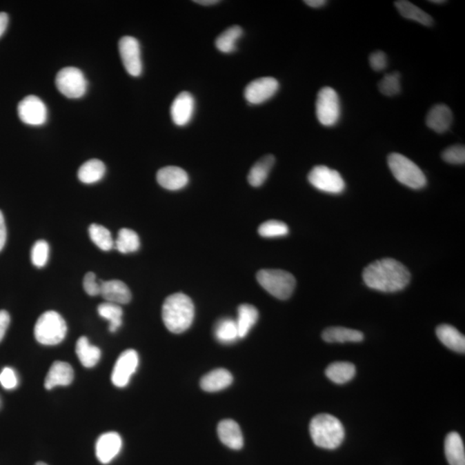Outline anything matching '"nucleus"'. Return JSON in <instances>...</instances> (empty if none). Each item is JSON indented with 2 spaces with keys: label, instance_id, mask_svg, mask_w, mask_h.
Here are the masks:
<instances>
[{
  "label": "nucleus",
  "instance_id": "f257e3e1",
  "mask_svg": "<svg viewBox=\"0 0 465 465\" xmlns=\"http://www.w3.org/2000/svg\"><path fill=\"white\" fill-rule=\"evenodd\" d=\"M363 279L370 289L382 293H397L408 286L411 274L407 267L397 259L386 258L367 266L363 272Z\"/></svg>",
  "mask_w": 465,
  "mask_h": 465
},
{
  "label": "nucleus",
  "instance_id": "f03ea898",
  "mask_svg": "<svg viewBox=\"0 0 465 465\" xmlns=\"http://www.w3.org/2000/svg\"><path fill=\"white\" fill-rule=\"evenodd\" d=\"M194 315L195 307L193 301L186 294H172L163 304V322L173 334H182L189 329L192 324Z\"/></svg>",
  "mask_w": 465,
  "mask_h": 465
},
{
  "label": "nucleus",
  "instance_id": "7ed1b4c3",
  "mask_svg": "<svg viewBox=\"0 0 465 465\" xmlns=\"http://www.w3.org/2000/svg\"><path fill=\"white\" fill-rule=\"evenodd\" d=\"M310 433L315 446L335 450L344 442L345 428L339 419L328 414L315 416L310 424Z\"/></svg>",
  "mask_w": 465,
  "mask_h": 465
},
{
  "label": "nucleus",
  "instance_id": "20e7f679",
  "mask_svg": "<svg viewBox=\"0 0 465 465\" xmlns=\"http://www.w3.org/2000/svg\"><path fill=\"white\" fill-rule=\"evenodd\" d=\"M67 332V324L55 311H47L41 315L34 329V338L44 346L60 344L64 341Z\"/></svg>",
  "mask_w": 465,
  "mask_h": 465
},
{
  "label": "nucleus",
  "instance_id": "39448f33",
  "mask_svg": "<svg viewBox=\"0 0 465 465\" xmlns=\"http://www.w3.org/2000/svg\"><path fill=\"white\" fill-rule=\"evenodd\" d=\"M388 165L392 175L409 188L419 190L426 186V178L424 172L411 159L401 154L393 152L388 156Z\"/></svg>",
  "mask_w": 465,
  "mask_h": 465
},
{
  "label": "nucleus",
  "instance_id": "423d86ee",
  "mask_svg": "<svg viewBox=\"0 0 465 465\" xmlns=\"http://www.w3.org/2000/svg\"><path fill=\"white\" fill-rule=\"evenodd\" d=\"M257 280L263 289L277 299L286 300L293 294L296 279L283 270L265 269L257 273Z\"/></svg>",
  "mask_w": 465,
  "mask_h": 465
},
{
  "label": "nucleus",
  "instance_id": "0eeeda50",
  "mask_svg": "<svg viewBox=\"0 0 465 465\" xmlns=\"http://www.w3.org/2000/svg\"><path fill=\"white\" fill-rule=\"evenodd\" d=\"M318 121L326 127L335 126L341 117V102L335 90L325 86L318 92L317 103Z\"/></svg>",
  "mask_w": 465,
  "mask_h": 465
},
{
  "label": "nucleus",
  "instance_id": "6e6552de",
  "mask_svg": "<svg viewBox=\"0 0 465 465\" xmlns=\"http://www.w3.org/2000/svg\"><path fill=\"white\" fill-rule=\"evenodd\" d=\"M58 91L68 99L82 98L88 90V81L81 70L68 67L61 69L55 78Z\"/></svg>",
  "mask_w": 465,
  "mask_h": 465
},
{
  "label": "nucleus",
  "instance_id": "1a4fd4ad",
  "mask_svg": "<svg viewBox=\"0 0 465 465\" xmlns=\"http://www.w3.org/2000/svg\"><path fill=\"white\" fill-rule=\"evenodd\" d=\"M308 182L321 192L339 194L344 192L346 183L339 172L326 166H317L308 175Z\"/></svg>",
  "mask_w": 465,
  "mask_h": 465
},
{
  "label": "nucleus",
  "instance_id": "9d476101",
  "mask_svg": "<svg viewBox=\"0 0 465 465\" xmlns=\"http://www.w3.org/2000/svg\"><path fill=\"white\" fill-rule=\"evenodd\" d=\"M119 54L128 75L139 77L142 72L141 46L137 38L123 37L119 43Z\"/></svg>",
  "mask_w": 465,
  "mask_h": 465
},
{
  "label": "nucleus",
  "instance_id": "9b49d317",
  "mask_svg": "<svg viewBox=\"0 0 465 465\" xmlns=\"http://www.w3.org/2000/svg\"><path fill=\"white\" fill-rule=\"evenodd\" d=\"M17 113L23 123L31 126H41L46 123L48 110L43 100L30 95L24 98L17 106Z\"/></svg>",
  "mask_w": 465,
  "mask_h": 465
},
{
  "label": "nucleus",
  "instance_id": "f8f14e48",
  "mask_svg": "<svg viewBox=\"0 0 465 465\" xmlns=\"http://www.w3.org/2000/svg\"><path fill=\"white\" fill-rule=\"evenodd\" d=\"M139 364V356L137 350L128 349L124 350L118 357L112 374V384L118 388L126 387L135 373Z\"/></svg>",
  "mask_w": 465,
  "mask_h": 465
},
{
  "label": "nucleus",
  "instance_id": "ddd939ff",
  "mask_svg": "<svg viewBox=\"0 0 465 465\" xmlns=\"http://www.w3.org/2000/svg\"><path fill=\"white\" fill-rule=\"evenodd\" d=\"M279 89L276 79L264 77L255 79L246 86L244 96L251 105H260L273 98Z\"/></svg>",
  "mask_w": 465,
  "mask_h": 465
},
{
  "label": "nucleus",
  "instance_id": "4468645a",
  "mask_svg": "<svg viewBox=\"0 0 465 465\" xmlns=\"http://www.w3.org/2000/svg\"><path fill=\"white\" fill-rule=\"evenodd\" d=\"M121 446H123V440L117 433H103L97 440V459L103 464H108L120 453Z\"/></svg>",
  "mask_w": 465,
  "mask_h": 465
},
{
  "label": "nucleus",
  "instance_id": "2eb2a0df",
  "mask_svg": "<svg viewBox=\"0 0 465 465\" xmlns=\"http://www.w3.org/2000/svg\"><path fill=\"white\" fill-rule=\"evenodd\" d=\"M195 110V99L188 92L179 93L173 100L171 106V117L177 126L183 127L192 119Z\"/></svg>",
  "mask_w": 465,
  "mask_h": 465
},
{
  "label": "nucleus",
  "instance_id": "dca6fc26",
  "mask_svg": "<svg viewBox=\"0 0 465 465\" xmlns=\"http://www.w3.org/2000/svg\"><path fill=\"white\" fill-rule=\"evenodd\" d=\"M156 179L159 185L168 190H179L188 185L189 176L178 166H166L159 169Z\"/></svg>",
  "mask_w": 465,
  "mask_h": 465
},
{
  "label": "nucleus",
  "instance_id": "f3484780",
  "mask_svg": "<svg viewBox=\"0 0 465 465\" xmlns=\"http://www.w3.org/2000/svg\"><path fill=\"white\" fill-rule=\"evenodd\" d=\"M100 295L103 299L117 305L130 303L132 295L128 287L123 281L109 280L99 281Z\"/></svg>",
  "mask_w": 465,
  "mask_h": 465
},
{
  "label": "nucleus",
  "instance_id": "a211bd4d",
  "mask_svg": "<svg viewBox=\"0 0 465 465\" xmlns=\"http://www.w3.org/2000/svg\"><path fill=\"white\" fill-rule=\"evenodd\" d=\"M74 370L70 364L57 361L48 370L44 386L48 390L57 386H68L74 381Z\"/></svg>",
  "mask_w": 465,
  "mask_h": 465
},
{
  "label": "nucleus",
  "instance_id": "6ab92c4d",
  "mask_svg": "<svg viewBox=\"0 0 465 465\" xmlns=\"http://www.w3.org/2000/svg\"><path fill=\"white\" fill-rule=\"evenodd\" d=\"M218 437L224 446L232 450H241L244 446L241 428L232 419H224L217 428Z\"/></svg>",
  "mask_w": 465,
  "mask_h": 465
},
{
  "label": "nucleus",
  "instance_id": "aec40b11",
  "mask_svg": "<svg viewBox=\"0 0 465 465\" xmlns=\"http://www.w3.org/2000/svg\"><path fill=\"white\" fill-rule=\"evenodd\" d=\"M453 121L452 110L446 105H437L429 110L426 123L436 133H445L449 130Z\"/></svg>",
  "mask_w": 465,
  "mask_h": 465
},
{
  "label": "nucleus",
  "instance_id": "412c9836",
  "mask_svg": "<svg viewBox=\"0 0 465 465\" xmlns=\"http://www.w3.org/2000/svg\"><path fill=\"white\" fill-rule=\"evenodd\" d=\"M232 374L228 370L217 369L206 375L200 381V386L206 392H218L230 387L232 383Z\"/></svg>",
  "mask_w": 465,
  "mask_h": 465
},
{
  "label": "nucleus",
  "instance_id": "4be33fe9",
  "mask_svg": "<svg viewBox=\"0 0 465 465\" xmlns=\"http://www.w3.org/2000/svg\"><path fill=\"white\" fill-rule=\"evenodd\" d=\"M436 335L442 344L454 352L465 353L464 335L457 328L448 324H442L436 329Z\"/></svg>",
  "mask_w": 465,
  "mask_h": 465
},
{
  "label": "nucleus",
  "instance_id": "5701e85b",
  "mask_svg": "<svg viewBox=\"0 0 465 465\" xmlns=\"http://www.w3.org/2000/svg\"><path fill=\"white\" fill-rule=\"evenodd\" d=\"M445 453L450 465H465L464 445L459 433L452 432L446 436Z\"/></svg>",
  "mask_w": 465,
  "mask_h": 465
},
{
  "label": "nucleus",
  "instance_id": "b1692460",
  "mask_svg": "<svg viewBox=\"0 0 465 465\" xmlns=\"http://www.w3.org/2000/svg\"><path fill=\"white\" fill-rule=\"evenodd\" d=\"M275 164V157L273 155L264 156L253 166L248 173V180L253 187H259L268 178L270 170Z\"/></svg>",
  "mask_w": 465,
  "mask_h": 465
},
{
  "label": "nucleus",
  "instance_id": "393cba45",
  "mask_svg": "<svg viewBox=\"0 0 465 465\" xmlns=\"http://www.w3.org/2000/svg\"><path fill=\"white\" fill-rule=\"evenodd\" d=\"M259 319V311L255 306L250 304H241L238 308V315L236 319L237 324L239 338H245L249 334L253 326L257 324Z\"/></svg>",
  "mask_w": 465,
  "mask_h": 465
},
{
  "label": "nucleus",
  "instance_id": "a878e982",
  "mask_svg": "<svg viewBox=\"0 0 465 465\" xmlns=\"http://www.w3.org/2000/svg\"><path fill=\"white\" fill-rule=\"evenodd\" d=\"M364 338L362 332L342 327L328 328L322 333V339L328 343L361 342Z\"/></svg>",
  "mask_w": 465,
  "mask_h": 465
},
{
  "label": "nucleus",
  "instance_id": "bb28decb",
  "mask_svg": "<svg viewBox=\"0 0 465 465\" xmlns=\"http://www.w3.org/2000/svg\"><path fill=\"white\" fill-rule=\"evenodd\" d=\"M395 6L405 19L415 21L424 26H432L433 24V17L429 14L407 0L395 1Z\"/></svg>",
  "mask_w": 465,
  "mask_h": 465
},
{
  "label": "nucleus",
  "instance_id": "cd10ccee",
  "mask_svg": "<svg viewBox=\"0 0 465 465\" xmlns=\"http://www.w3.org/2000/svg\"><path fill=\"white\" fill-rule=\"evenodd\" d=\"M75 350L82 366L86 368L95 367L101 357V350L97 346L90 344L86 336H82L78 339Z\"/></svg>",
  "mask_w": 465,
  "mask_h": 465
},
{
  "label": "nucleus",
  "instance_id": "c85d7f7f",
  "mask_svg": "<svg viewBox=\"0 0 465 465\" xmlns=\"http://www.w3.org/2000/svg\"><path fill=\"white\" fill-rule=\"evenodd\" d=\"M106 168L99 159H93L86 161L79 168L78 178L82 183L91 185L100 181L105 176Z\"/></svg>",
  "mask_w": 465,
  "mask_h": 465
},
{
  "label": "nucleus",
  "instance_id": "c756f323",
  "mask_svg": "<svg viewBox=\"0 0 465 465\" xmlns=\"http://www.w3.org/2000/svg\"><path fill=\"white\" fill-rule=\"evenodd\" d=\"M356 375V367L348 362H335L326 369V376L333 383L344 384L348 383Z\"/></svg>",
  "mask_w": 465,
  "mask_h": 465
},
{
  "label": "nucleus",
  "instance_id": "7c9ffc66",
  "mask_svg": "<svg viewBox=\"0 0 465 465\" xmlns=\"http://www.w3.org/2000/svg\"><path fill=\"white\" fill-rule=\"evenodd\" d=\"M214 334L217 341L223 344H232L239 339L237 324L231 318L218 321L215 326Z\"/></svg>",
  "mask_w": 465,
  "mask_h": 465
},
{
  "label": "nucleus",
  "instance_id": "2f4dec72",
  "mask_svg": "<svg viewBox=\"0 0 465 465\" xmlns=\"http://www.w3.org/2000/svg\"><path fill=\"white\" fill-rule=\"evenodd\" d=\"M241 27L234 26L224 30L216 40V47L218 50L224 54H230L236 50V43L242 37Z\"/></svg>",
  "mask_w": 465,
  "mask_h": 465
},
{
  "label": "nucleus",
  "instance_id": "473e14b6",
  "mask_svg": "<svg viewBox=\"0 0 465 465\" xmlns=\"http://www.w3.org/2000/svg\"><path fill=\"white\" fill-rule=\"evenodd\" d=\"M140 246V238L137 232L130 228H121L118 232L114 248L121 253H130L138 251Z\"/></svg>",
  "mask_w": 465,
  "mask_h": 465
},
{
  "label": "nucleus",
  "instance_id": "72a5a7b5",
  "mask_svg": "<svg viewBox=\"0 0 465 465\" xmlns=\"http://www.w3.org/2000/svg\"><path fill=\"white\" fill-rule=\"evenodd\" d=\"M98 312L100 317L109 321L110 332H117V329L121 327V324H123L121 317H123V310H121L120 305L106 301V303L99 305L98 307Z\"/></svg>",
  "mask_w": 465,
  "mask_h": 465
},
{
  "label": "nucleus",
  "instance_id": "f704fd0d",
  "mask_svg": "<svg viewBox=\"0 0 465 465\" xmlns=\"http://www.w3.org/2000/svg\"><path fill=\"white\" fill-rule=\"evenodd\" d=\"M89 235L92 241L103 251L108 252L114 248L115 241L112 234L102 225L93 224L89 227Z\"/></svg>",
  "mask_w": 465,
  "mask_h": 465
},
{
  "label": "nucleus",
  "instance_id": "c9c22d12",
  "mask_svg": "<svg viewBox=\"0 0 465 465\" xmlns=\"http://www.w3.org/2000/svg\"><path fill=\"white\" fill-rule=\"evenodd\" d=\"M258 231L262 237L277 238L289 234V228L283 221L270 220L260 225Z\"/></svg>",
  "mask_w": 465,
  "mask_h": 465
},
{
  "label": "nucleus",
  "instance_id": "e433bc0d",
  "mask_svg": "<svg viewBox=\"0 0 465 465\" xmlns=\"http://www.w3.org/2000/svg\"><path fill=\"white\" fill-rule=\"evenodd\" d=\"M401 75L398 72L384 75L378 84V88L384 95L392 97L401 92Z\"/></svg>",
  "mask_w": 465,
  "mask_h": 465
},
{
  "label": "nucleus",
  "instance_id": "4c0bfd02",
  "mask_svg": "<svg viewBox=\"0 0 465 465\" xmlns=\"http://www.w3.org/2000/svg\"><path fill=\"white\" fill-rule=\"evenodd\" d=\"M50 257V246L46 241L40 239L34 243L31 249V261L34 266L41 268L47 265Z\"/></svg>",
  "mask_w": 465,
  "mask_h": 465
},
{
  "label": "nucleus",
  "instance_id": "58836bf2",
  "mask_svg": "<svg viewBox=\"0 0 465 465\" xmlns=\"http://www.w3.org/2000/svg\"><path fill=\"white\" fill-rule=\"evenodd\" d=\"M442 159L453 165H464L465 162V148L464 145H454L447 148L442 152Z\"/></svg>",
  "mask_w": 465,
  "mask_h": 465
},
{
  "label": "nucleus",
  "instance_id": "ea45409f",
  "mask_svg": "<svg viewBox=\"0 0 465 465\" xmlns=\"http://www.w3.org/2000/svg\"><path fill=\"white\" fill-rule=\"evenodd\" d=\"M83 286L86 293L91 297L100 295V283L97 281L95 273H86L83 280Z\"/></svg>",
  "mask_w": 465,
  "mask_h": 465
},
{
  "label": "nucleus",
  "instance_id": "a19ab883",
  "mask_svg": "<svg viewBox=\"0 0 465 465\" xmlns=\"http://www.w3.org/2000/svg\"><path fill=\"white\" fill-rule=\"evenodd\" d=\"M0 384L6 390H12L17 387V378L12 368L6 367L0 373Z\"/></svg>",
  "mask_w": 465,
  "mask_h": 465
},
{
  "label": "nucleus",
  "instance_id": "79ce46f5",
  "mask_svg": "<svg viewBox=\"0 0 465 465\" xmlns=\"http://www.w3.org/2000/svg\"><path fill=\"white\" fill-rule=\"evenodd\" d=\"M370 65L373 70L380 72L387 68V57L383 51H376L370 55Z\"/></svg>",
  "mask_w": 465,
  "mask_h": 465
},
{
  "label": "nucleus",
  "instance_id": "37998d69",
  "mask_svg": "<svg viewBox=\"0 0 465 465\" xmlns=\"http://www.w3.org/2000/svg\"><path fill=\"white\" fill-rule=\"evenodd\" d=\"M10 317L8 312L0 310V342L5 337L7 328H8Z\"/></svg>",
  "mask_w": 465,
  "mask_h": 465
},
{
  "label": "nucleus",
  "instance_id": "c03bdc74",
  "mask_svg": "<svg viewBox=\"0 0 465 465\" xmlns=\"http://www.w3.org/2000/svg\"><path fill=\"white\" fill-rule=\"evenodd\" d=\"M7 238V231L5 218H3L1 210H0V252L2 251L6 245Z\"/></svg>",
  "mask_w": 465,
  "mask_h": 465
},
{
  "label": "nucleus",
  "instance_id": "a18cd8bd",
  "mask_svg": "<svg viewBox=\"0 0 465 465\" xmlns=\"http://www.w3.org/2000/svg\"><path fill=\"white\" fill-rule=\"evenodd\" d=\"M9 23V17L6 12H0V37L5 33Z\"/></svg>",
  "mask_w": 465,
  "mask_h": 465
},
{
  "label": "nucleus",
  "instance_id": "49530a36",
  "mask_svg": "<svg viewBox=\"0 0 465 465\" xmlns=\"http://www.w3.org/2000/svg\"><path fill=\"white\" fill-rule=\"evenodd\" d=\"M304 3L312 8H320V7L324 6L327 1L326 0H305Z\"/></svg>",
  "mask_w": 465,
  "mask_h": 465
},
{
  "label": "nucleus",
  "instance_id": "de8ad7c7",
  "mask_svg": "<svg viewBox=\"0 0 465 465\" xmlns=\"http://www.w3.org/2000/svg\"><path fill=\"white\" fill-rule=\"evenodd\" d=\"M194 2L199 3V5L201 6H208L217 5V3H219L220 1H218V0H195Z\"/></svg>",
  "mask_w": 465,
  "mask_h": 465
},
{
  "label": "nucleus",
  "instance_id": "09e8293b",
  "mask_svg": "<svg viewBox=\"0 0 465 465\" xmlns=\"http://www.w3.org/2000/svg\"><path fill=\"white\" fill-rule=\"evenodd\" d=\"M429 2L433 3H437V5H440V3H446V1H443V0H431V1Z\"/></svg>",
  "mask_w": 465,
  "mask_h": 465
},
{
  "label": "nucleus",
  "instance_id": "8fccbe9b",
  "mask_svg": "<svg viewBox=\"0 0 465 465\" xmlns=\"http://www.w3.org/2000/svg\"><path fill=\"white\" fill-rule=\"evenodd\" d=\"M34 465H48V464H45V463H43V462H37V463L36 464H34Z\"/></svg>",
  "mask_w": 465,
  "mask_h": 465
}]
</instances>
